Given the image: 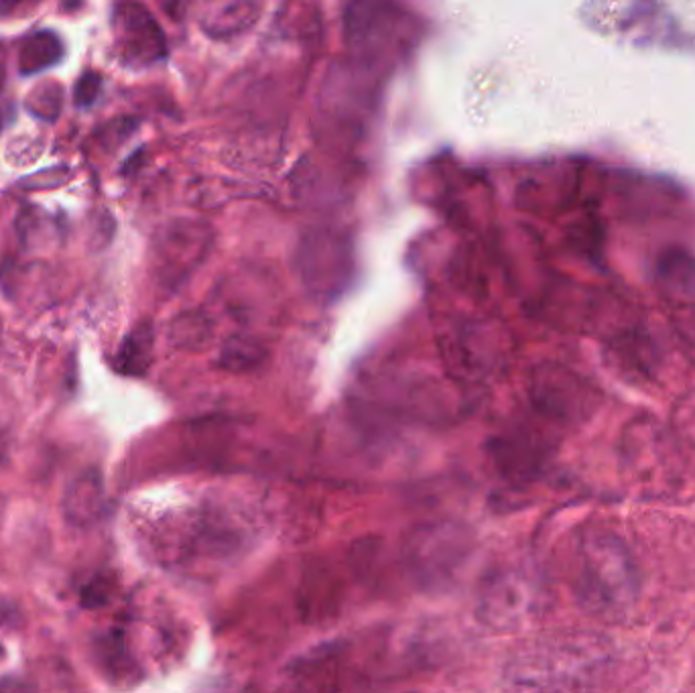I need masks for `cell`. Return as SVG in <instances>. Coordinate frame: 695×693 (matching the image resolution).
Wrapping results in <instances>:
<instances>
[{
    "instance_id": "cell-11",
    "label": "cell",
    "mask_w": 695,
    "mask_h": 693,
    "mask_svg": "<svg viewBox=\"0 0 695 693\" xmlns=\"http://www.w3.org/2000/svg\"><path fill=\"white\" fill-rule=\"evenodd\" d=\"M63 517L74 527L94 525L104 511V488L98 470H86L63 492Z\"/></svg>"
},
{
    "instance_id": "cell-3",
    "label": "cell",
    "mask_w": 695,
    "mask_h": 693,
    "mask_svg": "<svg viewBox=\"0 0 695 693\" xmlns=\"http://www.w3.org/2000/svg\"><path fill=\"white\" fill-rule=\"evenodd\" d=\"M549 590L529 565H504L490 572L478 590L476 616L496 633H515L541 618Z\"/></svg>"
},
{
    "instance_id": "cell-17",
    "label": "cell",
    "mask_w": 695,
    "mask_h": 693,
    "mask_svg": "<svg viewBox=\"0 0 695 693\" xmlns=\"http://www.w3.org/2000/svg\"><path fill=\"white\" fill-rule=\"evenodd\" d=\"M263 356V350L259 348L257 342H250V340H236L232 342L230 346L224 348V354H222V364L232 368V370H238V368H248L255 364L257 360H261Z\"/></svg>"
},
{
    "instance_id": "cell-7",
    "label": "cell",
    "mask_w": 695,
    "mask_h": 693,
    "mask_svg": "<svg viewBox=\"0 0 695 693\" xmlns=\"http://www.w3.org/2000/svg\"><path fill=\"white\" fill-rule=\"evenodd\" d=\"M116 49L129 66H151L167 55L165 35L143 5H118L112 15Z\"/></svg>"
},
{
    "instance_id": "cell-20",
    "label": "cell",
    "mask_w": 695,
    "mask_h": 693,
    "mask_svg": "<svg viewBox=\"0 0 695 693\" xmlns=\"http://www.w3.org/2000/svg\"><path fill=\"white\" fill-rule=\"evenodd\" d=\"M677 330H679V338L685 344L687 354L695 362V315H683V318L677 322Z\"/></svg>"
},
{
    "instance_id": "cell-19",
    "label": "cell",
    "mask_w": 695,
    "mask_h": 693,
    "mask_svg": "<svg viewBox=\"0 0 695 693\" xmlns=\"http://www.w3.org/2000/svg\"><path fill=\"white\" fill-rule=\"evenodd\" d=\"M102 90V78L96 72H86L84 76H80V80L76 82L74 88V100L76 106L80 108H90L92 104H96L98 96Z\"/></svg>"
},
{
    "instance_id": "cell-10",
    "label": "cell",
    "mask_w": 695,
    "mask_h": 693,
    "mask_svg": "<svg viewBox=\"0 0 695 693\" xmlns=\"http://www.w3.org/2000/svg\"><path fill=\"white\" fill-rule=\"evenodd\" d=\"M655 283L677 309H695V255L683 246L665 248L655 263Z\"/></svg>"
},
{
    "instance_id": "cell-2",
    "label": "cell",
    "mask_w": 695,
    "mask_h": 693,
    "mask_svg": "<svg viewBox=\"0 0 695 693\" xmlns=\"http://www.w3.org/2000/svg\"><path fill=\"white\" fill-rule=\"evenodd\" d=\"M574 590L598 618L616 620L635 608L641 574L628 545L608 529H588L576 547Z\"/></svg>"
},
{
    "instance_id": "cell-12",
    "label": "cell",
    "mask_w": 695,
    "mask_h": 693,
    "mask_svg": "<svg viewBox=\"0 0 695 693\" xmlns=\"http://www.w3.org/2000/svg\"><path fill=\"white\" fill-rule=\"evenodd\" d=\"M63 57V43L53 31H37L27 35L19 45V72L23 76L39 74Z\"/></svg>"
},
{
    "instance_id": "cell-13",
    "label": "cell",
    "mask_w": 695,
    "mask_h": 693,
    "mask_svg": "<svg viewBox=\"0 0 695 693\" xmlns=\"http://www.w3.org/2000/svg\"><path fill=\"white\" fill-rule=\"evenodd\" d=\"M151 356H153V330L149 324H141L124 338L114 358V368L126 376H143L149 370Z\"/></svg>"
},
{
    "instance_id": "cell-5",
    "label": "cell",
    "mask_w": 695,
    "mask_h": 693,
    "mask_svg": "<svg viewBox=\"0 0 695 693\" xmlns=\"http://www.w3.org/2000/svg\"><path fill=\"white\" fill-rule=\"evenodd\" d=\"M297 271L303 285L320 297L340 295L354 273L348 236L336 228H311L297 246Z\"/></svg>"
},
{
    "instance_id": "cell-21",
    "label": "cell",
    "mask_w": 695,
    "mask_h": 693,
    "mask_svg": "<svg viewBox=\"0 0 695 693\" xmlns=\"http://www.w3.org/2000/svg\"><path fill=\"white\" fill-rule=\"evenodd\" d=\"M0 693H33V687L19 677L7 675L0 679Z\"/></svg>"
},
{
    "instance_id": "cell-18",
    "label": "cell",
    "mask_w": 695,
    "mask_h": 693,
    "mask_svg": "<svg viewBox=\"0 0 695 693\" xmlns=\"http://www.w3.org/2000/svg\"><path fill=\"white\" fill-rule=\"evenodd\" d=\"M673 423L679 435L689 441L691 446H695V391L679 399L673 409Z\"/></svg>"
},
{
    "instance_id": "cell-8",
    "label": "cell",
    "mask_w": 695,
    "mask_h": 693,
    "mask_svg": "<svg viewBox=\"0 0 695 693\" xmlns=\"http://www.w3.org/2000/svg\"><path fill=\"white\" fill-rule=\"evenodd\" d=\"M468 541L458 527H429L411 541V561L433 580H444L462 567L468 557Z\"/></svg>"
},
{
    "instance_id": "cell-16",
    "label": "cell",
    "mask_w": 695,
    "mask_h": 693,
    "mask_svg": "<svg viewBox=\"0 0 695 693\" xmlns=\"http://www.w3.org/2000/svg\"><path fill=\"white\" fill-rule=\"evenodd\" d=\"M27 110L39 118L53 122L63 110V88L57 82H47L37 86L29 96H27Z\"/></svg>"
},
{
    "instance_id": "cell-14",
    "label": "cell",
    "mask_w": 695,
    "mask_h": 693,
    "mask_svg": "<svg viewBox=\"0 0 695 693\" xmlns=\"http://www.w3.org/2000/svg\"><path fill=\"white\" fill-rule=\"evenodd\" d=\"M259 11H261L259 5H250V3L220 5V7H214L210 15H206L204 29L208 31V35H214V37L236 35L257 21Z\"/></svg>"
},
{
    "instance_id": "cell-22",
    "label": "cell",
    "mask_w": 695,
    "mask_h": 693,
    "mask_svg": "<svg viewBox=\"0 0 695 693\" xmlns=\"http://www.w3.org/2000/svg\"><path fill=\"white\" fill-rule=\"evenodd\" d=\"M9 452H11V441L5 429H0V468L9 462Z\"/></svg>"
},
{
    "instance_id": "cell-6",
    "label": "cell",
    "mask_w": 695,
    "mask_h": 693,
    "mask_svg": "<svg viewBox=\"0 0 695 693\" xmlns=\"http://www.w3.org/2000/svg\"><path fill=\"white\" fill-rule=\"evenodd\" d=\"M537 409L561 423L582 421L596 407V393L576 372L559 364H541L531 376Z\"/></svg>"
},
{
    "instance_id": "cell-9",
    "label": "cell",
    "mask_w": 695,
    "mask_h": 693,
    "mask_svg": "<svg viewBox=\"0 0 695 693\" xmlns=\"http://www.w3.org/2000/svg\"><path fill=\"white\" fill-rule=\"evenodd\" d=\"M208 242L206 230L200 224L179 222L169 226L157 242L159 275L171 285L183 281L204 259Z\"/></svg>"
},
{
    "instance_id": "cell-15",
    "label": "cell",
    "mask_w": 695,
    "mask_h": 693,
    "mask_svg": "<svg viewBox=\"0 0 695 693\" xmlns=\"http://www.w3.org/2000/svg\"><path fill=\"white\" fill-rule=\"evenodd\" d=\"M210 336V322L204 313H185L171 326V342L179 348L192 350L204 344Z\"/></svg>"
},
{
    "instance_id": "cell-1",
    "label": "cell",
    "mask_w": 695,
    "mask_h": 693,
    "mask_svg": "<svg viewBox=\"0 0 695 693\" xmlns=\"http://www.w3.org/2000/svg\"><path fill=\"white\" fill-rule=\"evenodd\" d=\"M612 653L596 633H555L531 639L504 663L511 693H582L608 671Z\"/></svg>"
},
{
    "instance_id": "cell-4",
    "label": "cell",
    "mask_w": 695,
    "mask_h": 693,
    "mask_svg": "<svg viewBox=\"0 0 695 693\" xmlns=\"http://www.w3.org/2000/svg\"><path fill=\"white\" fill-rule=\"evenodd\" d=\"M346 41L364 66H381L413 43V19L393 5H350L344 17Z\"/></svg>"
},
{
    "instance_id": "cell-23",
    "label": "cell",
    "mask_w": 695,
    "mask_h": 693,
    "mask_svg": "<svg viewBox=\"0 0 695 693\" xmlns=\"http://www.w3.org/2000/svg\"><path fill=\"white\" fill-rule=\"evenodd\" d=\"M5 78H7V57H5V47L0 43V90L5 86Z\"/></svg>"
}]
</instances>
